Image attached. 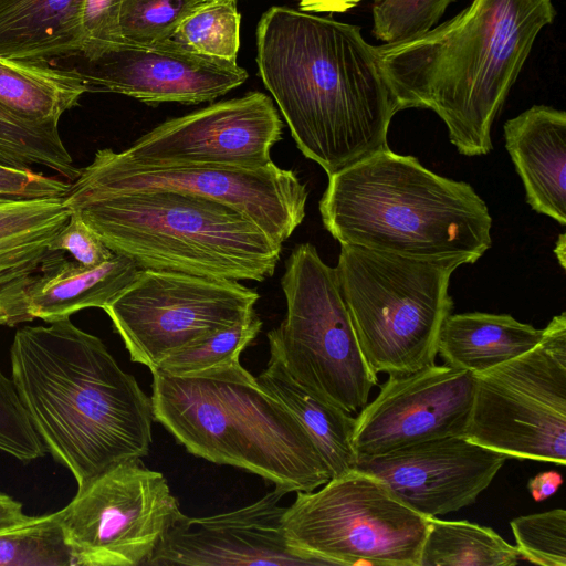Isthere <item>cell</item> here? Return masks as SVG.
<instances>
[{
	"instance_id": "cell-1",
	"label": "cell",
	"mask_w": 566,
	"mask_h": 566,
	"mask_svg": "<svg viewBox=\"0 0 566 566\" xmlns=\"http://www.w3.org/2000/svg\"><path fill=\"white\" fill-rule=\"evenodd\" d=\"M255 35L259 75L306 158L331 176L389 148L399 108L359 25L273 6Z\"/></svg>"
},
{
	"instance_id": "cell-2",
	"label": "cell",
	"mask_w": 566,
	"mask_h": 566,
	"mask_svg": "<svg viewBox=\"0 0 566 566\" xmlns=\"http://www.w3.org/2000/svg\"><path fill=\"white\" fill-rule=\"evenodd\" d=\"M11 379L28 417L77 489L120 462L148 454L151 398L104 343L70 317L17 331Z\"/></svg>"
},
{
	"instance_id": "cell-3",
	"label": "cell",
	"mask_w": 566,
	"mask_h": 566,
	"mask_svg": "<svg viewBox=\"0 0 566 566\" xmlns=\"http://www.w3.org/2000/svg\"><path fill=\"white\" fill-rule=\"evenodd\" d=\"M555 17L553 0H472L420 35L377 45L399 112L430 109L461 155L489 154L492 125Z\"/></svg>"
},
{
	"instance_id": "cell-4",
	"label": "cell",
	"mask_w": 566,
	"mask_h": 566,
	"mask_svg": "<svg viewBox=\"0 0 566 566\" xmlns=\"http://www.w3.org/2000/svg\"><path fill=\"white\" fill-rule=\"evenodd\" d=\"M318 207L340 244L454 268L492 244L489 209L471 185L390 148L328 176Z\"/></svg>"
},
{
	"instance_id": "cell-5",
	"label": "cell",
	"mask_w": 566,
	"mask_h": 566,
	"mask_svg": "<svg viewBox=\"0 0 566 566\" xmlns=\"http://www.w3.org/2000/svg\"><path fill=\"white\" fill-rule=\"evenodd\" d=\"M151 374L154 420L191 454L254 473L285 493L331 480L302 424L239 360L191 376Z\"/></svg>"
},
{
	"instance_id": "cell-6",
	"label": "cell",
	"mask_w": 566,
	"mask_h": 566,
	"mask_svg": "<svg viewBox=\"0 0 566 566\" xmlns=\"http://www.w3.org/2000/svg\"><path fill=\"white\" fill-rule=\"evenodd\" d=\"M65 206L139 269L262 282L273 275L281 256L282 243L258 224L200 196L135 191Z\"/></svg>"
},
{
	"instance_id": "cell-7",
	"label": "cell",
	"mask_w": 566,
	"mask_h": 566,
	"mask_svg": "<svg viewBox=\"0 0 566 566\" xmlns=\"http://www.w3.org/2000/svg\"><path fill=\"white\" fill-rule=\"evenodd\" d=\"M457 268L340 244L335 268L360 348L371 369L407 375L434 365L453 308Z\"/></svg>"
},
{
	"instance_id": "cell-8",
	"label": "cell",
	"mask_w": 566,
	"mask_h": 566,
	"mask_svg": "<svg viewBox=\"0 0 566 566\" xmlns=\"http://www.w3.org/2000/svg\"><path fill=\"white\" fill-rule=\"evenodd\" d=\"M281 286L286 314L266 335L270 354L316 396L359 412L378 378L360 348L335 268L313 244L302 243L285 261Z\"/></svg>"
},
{
	"instance_id": "cell-9",
	"label": "cell",
	"mask_w": 566,
	"mask_h": 566,
	"mask_svg": "<svg viewBox=\"0 0 566 566\" xmlns=\"http://www.w3.org/2000/svg\"><path fill=\"white\" fill-rule=\"evenodd\" d=\"M282 526L294 551L322 565L419 566L428 518L355 469L296 492Z\"/></svg>"
},
{
	"instance_id": "cell-10",
	"label": "cell",
	"mask_w": 566,
	"mask_h": 566,
	"mask_svg": "<svg viewBox=\"0 0 566 566\" xmlns=\"http://www.w3.org/2000/svg\"><path fill=\"white\" fill-rule=\"evenodd\" d=\"M528 352L475 375L464 438L507 457L565 465L566 313Z\"/></svg>"
},
{
	"instance_id": "cell-11",
	"label": "cell",
	"mask_w": 566,
	"mask_h": 566,
	"mask_svg": "<svg viewBox=\"0 0 566 566\" xmlns=\"http://www.w3.org/2000/svg\"><path fill=\"white\" fill-rule=\"evenodd\" d=\"M164 190L224 203L249 218L280 243L305 217L306 185L273 161L254 169L189 165H150L103 148L75 180L63 202L108 195Z\"/></svg>"
},
{
	"instance_id": "cell-12",
	"label": "cell",
	"mask_w": 566,
	"mask_h": 566,
	"mask_svg": "<svg viewBox=\"0 0 566 566\" xmlns=\"http://www.w3.org/2000/svg\"><path fill=\"white\" fill-rule=\"evenodd\" d=\"M259 297L234 280L140 269L103 310L130 359L153 371L168 356L250 318Z\"/></svg>"
},
{
	"instance_id": "cell-13",
	"label": "cell",
	"mask_w": 566,
	"mask_h": 566,
	"mask_svg": "<svg viewBox=\"0 0 566 566\" xmlns=\"http://www.w3.org/2000/svg\"><path fill=\"white\" fill-rule=\"evenodd\" d=\"M181 513L164 474L140 458L96 476L55 512L76 566H146Z\"/></svg>"
},
{
	"instance_id": "cell-14",
	"label": "cell",
	"mask_w": 566,
	"mask_h": 566,
	"mask_svg": "<svg viewBox=\"0 0 566 566\" xmlns=\"http://www.w3.org/2000/svg\"><path fill=\"white\" fill-rule=\"evenodd\" d=\"M282 128L273 101L254 91L167 119L120 154L150 165L254 169L272 163Z\"/></svg>"
},
{
	"instance_id": "cell-15",
	"label": "cell",
	"mask_w": 566,
	"mask_h": 566,
	"mask_svg": "<svg viewBox=\"0 0 566 566\" xmlns=\"http://www.w3.org/2000/svg\"><path fill=\"white\" fill-rule=\"evenodd\" d=\"M474 390V374L446 364L407 375H388L376 398L355 418L354 446L358 457L463 437Z\"/></svg>"
},
{
	"instance_id": "cell-16",
	"label": "cell",
	"mask_w": 566,
	"mask_h": 566,
	"mask_svg": "<svg viewBox=\"0 0 566 566\" xmlns=\"http://www.w3.org/2000/svg\"><path fill=\"white\" fill-rule=\"evenodd\" d=\"M71 70L88 92L123 94L148 104L212 102L248 78L237 62L199 54L172 39L150 46L122 42Z\"/></svg>"
},
{
	"instance_id": "cell-17",
	"label": "cell",
	"mask_w": 566,
	"mask_h": 566,
	"mask_svg": "<svg viewBox=\"0 0 566 566\" xmlns=\"http://www.w3.org/2000/svg\"><path fill=\"white\" fill-rule=\"evenodd\" d=\"M507 458L464 437H447L358 457L356 469L382 482L397 499L430 518L473 504Z\"/></svg>"
},
{
	"instance_id": "cell-18",
	"label": "cell",
	"mask_w": 566,
	"mask_h": 566,
	"mask_svg": "<svg viewBox=\"0 0 566 566\" xmlns=\"http://www.w3.org/2000/svg\"><path fill=\"white\" fill-rule=\"evenodd\" d=\"M279 488L238 510L203 517L181 513L146 566H314L318 560L294 551L284 536Z\"/></svg>"
},
{
	"instance_id": "cell-19",
	"label": "cell",
	"mask_w": 566,
	"mask_h": 566,
	"mask_svg": "<svg viewBox=\"0 0 566 566\" xmlns=\"http://www.w3.org/2000/svg\"><path fill=\"white\" fill-rule=\"evenodd\" d=\"M70 216L62 198L0 201V324L24 323V293Z\"/></svg>"
},
{
	"instance_id": "cell-20",
	"label": "cell",
	"mask_w": 566,
	"mask_h": 566,
	"mask_svg": "<svg viewBox=\"0 0 566 566\" xmlns=\"http://www.w3.org/2000/svg\"><path fill=\"white\" fill-rule=\"evenodd\" d=\"M503 130L527 203L566 226V113L534 105L506 120Z\"/></svg>"
},
{
	"instance_id": "cell-21",
	"label": "cell",
	"mask_w": 566,
	"mask_h": 566,
	"mask_svg": "<svg viewBox=\"0 0 566 566\" xmlns=\"http://www.w3.org/2000/svg\"><path fill=\"white\" fill-rule=\"evenodd\" d=\"M138 265L116 254L86 266L57 251L48 259L23 297L24 322L41 318L48 323L70 317L77 311L104 308L137 276Z\"/></svg>"
},
{
	"instance_id": "cell-22",
	"label": "cell",
	"mask_w": 566,
	"mask_h": 566,
	"mask_svg": "<svg viewBox=\"0 0 566 566\" xmlns=\"http://www.w3.org/2000/svg\"><path fill=\"white\" fill-rule=\"evenodd\" d=\"M84 0H0V56L29 63L78 56Z\"/></svg>"
},
{
	"instance_id": "cell-23",
	"label": "cell",
	"mask_w": 566,
	"mask_h": 566,
	"mask_svg": "<svg viewBox=\"0 0 566 566\" xmlns=\"http://www.w3.org/2000/svg\"><path fill=\"white\" fill-rule=\"evenodd\" d=\"M543 332L507 314H450L440 328L438 354L446 365L476 375L528 352Z\"/></svg>"
},
{
	"instance_id": "cell-24",
	"label": "cell",
	"mask_w": 566,
	"mask_h": 566,
	"mask_svg": "<svg viewBox=\"0 0 566 566\" xmlns=\"http://www.w3.org/2000/svg\"><path fill=\"white\" fill-rule=\"evenodd\" d=\"M255 378L260 387L280 400L302 424L322 455L331 479L356 469L358 454L352 413L298 384L272 354L266 368Z\"/></svg>"
},
{
	"instance_id": "cell-25",
	"label": "cell",
	"mask_w": 566,
	"mask_h": 566,
	"mask_svg": "<svg viewBox=\"0 0 566 566\" xmlns=\"http://www.w3.org/2000/svg\"><path fill=\"white\" fill-rule=\"evenodd\" d=\"M88 92L72 70L0 56V105L32 122H55Z\"/></svg>"
},
{
	"instance_id": "cell-26",
	"label": "cell",
	"mask_w": 566,
	"mask_h": 566,
	"mask_svg": "<svg viewBox=\"0 0 566 566\" xmlns=\"http://www.w3.org/2000/svg\"><path fill=\"white\" fill-rule=\"evenodd\" d=\"M521 559L516 547L490 527L430 517L419 566H512Z\"/></svg>"
},
{
	"instance_id": "cell-27",
	"label": "cell",
	"mask_w": 566,
	"mask_h": 566,
	"mask_svg": "<svg viewBox=\"0 0 566 566\" xmlns=\"http://www.w3.org/2000/svg\"><path fill=\"white\" fill-rule=\"evenodd\" d=\"M59 123L21 118L0 105V164L49 168L72 182L80 168L66 149Z\"/></svg>"
},
{
	"instance_id": "cell-28",
	"label": "cell",
	"mask_w": 566,
	"mask_h": 566,
	"mask_svg": "<svg viewBox=\"0 0 566 566\" xmlns=\"http://www.w3.org/2000/svg\"><path fill=\"white\" fill-rule=\"evenodd\" d=\"M240 24L237 0H203L182 20L172 40L199 54L237 62Z\"/></svg>"
},
{
	"instance_id": "cell-29",
	"label": "cell",
	"mask_w": 566,
	"mask_h": 566,
	"mask_svg": "<svg viewBox=\"0 0 566 566\" xmlns=\"http://www.w3.org/2000/svg\"><path fill=\"white\" fill-rule=\"evenodd\" d=\"M0 566H76L55 512L0 532Z\"/></svg>"
},
{
	"instance_id": "cell-30",
	"label": "cell",
	"mask_w": 566,
	"mask_h": 566,
	"mask_svg": "<svg viewBox=\"0 0 566 566\" xmlns=\"http://www.w3.org/2000/svg\"><path fill=\"white\" fill-rule=\"evenodd\" d=\"M262 325L260 317L254 314L168 356L155 370L171 376H191L239 360L240 354L258 336Z\"/></svg>"
},
{
	"instance_id": "cell-31",
	"label": "cell",
	"mask_w": 566,
	"mask_h": 566,
	"mask_svg": "<svg viewBox=\"0 0 566 566\" xmlns=\"http://www.w3.org/2000/svg\"><path fill=\"white\" fill-rule=\"evenodd\" d=\"M203 0H123L119 32L123 42L150 46L172 39L182 20Z\"/></svg>"
},
{
	"instance_id": "cell-32",
	"label": "cell",
	"mask_w": 566,
	"mask_h": 566,
	"mask_svg": "<svg viewBox=\"0 0 566 566\" xmlns=\"http://www.w3.org/2000/svg\"><path fill=\"white\" fill-rule=\"evenodd\" d=\"M522 559L544 566H566V511L554 509L510 522Z\"/></svg>"
},
{
	"instance_id": "cell-33",
	"label": "cell",
	"mask_w": 566,
	"mask_h": 566,
	"mask_svg": "<svg viewBox=\"0 0 566 566\" xmlns=\"http://www.w3.org/2000/svg\"><path fill=\"white\" fill-rule=\"evenodd\" d=\"M453 0H378L373 7V34L384 43L420 35L434 25Z\"/></svg>"
},
{
	"instance_id": "cell-34",
	"label": "cell",
	"mask_w": 566,
	"mask_h": 566,
	"mask_svg": "<svg viewBox=\"0 0 566 566\" xmlns=\"http://www.w3.org/2000/svg\"><path fill=\"white\" fill-rule=\"evenodd\" d=\"M0 451L22 462L36 460L46 449L34 430L12 379L0 369Z\"/></svg>"
},
{
	"instance_id": "cell-35",
	"label": "cell",
	"mask_w": 566,
	"mask_h": 566,
	"mask_svg": "<svg viewBox=\"0 0 566 566\" xmlns=\"http://www.w3.org/2000/svg\"><path fill=\"white\" fill-rule=\"evenodd\" d=\"M123 0H84L82 11L83 50L80 57L91 60L122 43L119 13Z\"/></svg>"
},
{
	"instance_id": "cell-36",
	"label": "cell",
	"mask_w": 566,
	"mask_h": 566,
	"mask_svg": "<svg viewBox=\"0 0 566 566\" xmlns=\"http://www.w3.org/2000/svg\"><path fill=\"white\" fill-rule=\"evenodd\" d=\"M50 251L67 252L73 260L86 266L98 265L114 255L75 209H71L70 219L53 240Z\"/></svg>"
},
{
	"instance_id": "cell-37",
	"label": "cell",
	"mask_w": 566,
	"mask_h": 566,
	"mask_svg": "<svg viewBox=\"0 0 566 566\" xmlns=\"http://www.w3.org/2000/svg\"><path fill=\"white\" fill-rule=\"evenodd\" d=\"M70 181L34 171L0 164V201L13 199L63 198Z\"/></svg>"
},
{
	"instance_id": "cell-38",
	"label": "cell",
	"mask_w": 566,
	"mask_h": 566,
	"mask_svg": "<svg viewBox=\"0 0 566 566\" xmlns=\"http://www.w3.org/2000/svg\"><path fill=\"white\" fill-rule=\"evenodd\" d=\"M563 484V476L557 471L536 474L527 483V489L536 502H542L557 492Z\"/></svg>"
},
{
	"instance_id": "cell-39",
	"label": "cell",
	"mask_w": 566,
	"mask_h": 566,
	"mask_svg": "<svg viewBox=\"0 0 566 566\" xmlns=\"http://www.w3.org/2000/svg\"><path fill=\"white\" fill-rule=\"evenodd\" d=\"M32 516L23 512L22 504L0 492V532L28 523Z\"/></svg>"
},
{
	"instance_id": "cell-40",
	"label": "cell",
	"mask_w": 566,
	"mask_h": 566,
	"mask_svg": "<svg viewBox=\"0 0 566 566\" xmlns=\"http://www.w3.org/2000/svg\"><path fill=\"white\" fill-rule=\"evenodd\" d=\"M364 0H298L300 10L311 13H345ZM378 1V0H375Z\"/></svg>"
},
{
	"instance_id": "cell-41",
	"label": "cell",
	"mask_w": 566,
	"mask_h": 566,
	"mask_svg": "<svg viewBox=\"0 0 566 566\" xmlns=\"http://www.w3.org/2000/svg\"><path fill=\"white\" fill-rule=\"evenodd\" d=\"M554 252H555L560 265L565 269V252H566L565 233L560 234L559 239L557 240L556 248H555Z\"/></svg>"
}]
</instances>
